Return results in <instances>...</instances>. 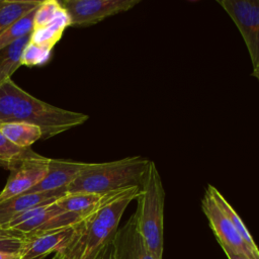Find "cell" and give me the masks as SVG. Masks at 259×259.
<instances>
[{
    "label": "cell",
    "instance_id": "obj_1",
    "mask_svg": "<svg viewBox=\"0 0 259 259\" xmlns=\"http://www.w3.org/2000/svg\"><path fill=\"white\" fill-rule=\"evenodd\" d=\"M139 191L138 186L125 188L86 217L81 222L77 238L61 254L66 259H96L114 239L125 208L137 198Z\"/></svg>",
    "mask_w": 259,
    "mask_h": 259
},
{
    "label": "cell",
    "instance_id": "obj_2",
    "mask_svg": "<svg viewBox=\"0 0 259 259\" xmlns=\"http://www.w3.org/2000/svg\"><path fill=\"white\" fill-rule=\"evenodd\" d=\"M150 161L143 156H130L111 162L87 163L69 185L67 193L105 194L134 186L140 187Z\"/></svg>",
    "mask_w": 259,
    "mask_h": 259
},
{
    "label": "cell",
    "instance_id": "obj_3",
    "mask_svg": "<svg viewBox=\"0 0 259 259\" xmlns=\"http://www.w3.org/2000/svg\"><path fill=\"white\" fill-rule=\"evenodd\" d=\"M165 190L156 164L150 161L137 196L138 229L155 259L163 256Z\"/></svg>",
    "mask_w": 259,
    "mask_h": 259
},
{
    "label": "cell",
    "instance_id": "obj_4",
    "mask_svg": "<svg viewBox=\"0 0 259 259\" xmlns=\"http://www.w3.org/2000/svg\"><path fill=\"white\" fill-rule=\"evenodd\" d=\"M89 116L49 104L23 90L13 112L12 121H23L36 125L47 140L83 124Z\"/></svg>",
    "mask_w": 259,
    "mask_h": 259
},
{
    "label": "cell",
    "instance_id": "obj_5",
    "mask_svg": "<svg viewBox=\"0 0 259 259\" xmlns=\"http://www.w3.org/2000/svg\"><path fill=\"white\" fill-rule=\"evenodd\" d=\"M84 219L79 214L63 209L55 201L19 214L2 228L18 232L25 237L73 226Z\"/></svg>",
    "mask_w": 259,
    "mask_h": 259
},
{
    "label": "cell",
    "instance_id": "obj_6",
    "mask_svg": "<svg viewBox=\"0 0 259 259\" xmlns=\"http://www.w3.org/2000/svg\"><path fill=\"white\" fill-rule=\"evenodd\" d=\"M140 0H63L60 1L70 17V26L86 27L107 17L128 11Z\"/></svg>",
    "mask_w": 259,
    "mask_h": 259
},
{
    "label": "cell",
    "instance_id": "obj_7",
    "mask_svg": "<svg viewBox=\"0 0 259 259\" xmlns=\"http://www.w3.org/2000/svg\"><path fill=\"white\" fill-rule=\"evenodd\" d=\"M239 29L253 65L259 66V0H218Z\"/></svg>",
    "mask_w": 259,
    "mask_h": 259
},
{
    "label": "cell",
    "instance_id": "obj_8",
    "mask_svg": "<svg viewBox=\"0 0 259 259\" xmlns=\"http://www.w3.org/2000/svg\"><path fill=\"white\" fill-rule=\"evenodd\" d=\"M81 222L66 228L25 236L19 252L20 258L45 259L51 253L64 252L77 238Z\"/></svg>",
    "mask_w": 259,
    "mask_h": 259
},
{
    "label": "cell",
    "instance_id": "obj_9",
    "mask_svg": "<svg viewBox=\"0 0 259 259\" xmlns=\"http://www.w3.org/2000/svg\"><path fill=\"white\" fill-rule=\"evenodd\" d=\"M201 209L221 247H228L238 253L246 255L250 259H258L244 242L231 221L221 210L207 192L204 193L201 200Z\"/></svg>",
    "mask_w": 259,
    "mask_h": 259
},
{
    "label": "cell",
    "instance_id": "obj_10",
    "mask_svg": "<svg viewBox=\"0 0 259 259\" xmlns=\"http://www.w3.org/2000/svg\"><path fill=\"white\" fill-rule=\"evenodd\" d=\"M49 160L50 158L44 157L29 161L10 171L7 182L0 191V202L24 194L39 183L48 172Z\"/></svg>",
    "mask_w": 259,
    "mask_h": 259
},
{
    "label": "cell",
    "instance_id": "obj_11",
    "mask_svg": "<svg viewBox=\"0 0 259 259\" xmlns=\"http://www.w3.org/2000/svg\"><path fill=\"white\" fill-rule=\"evenodd\" d=\"M87 163L72 160L51 159L48 163V172L44 179L26 193L47 192L67 189L79 176Z\"/></svg>",
    "mask_w": 259,
    "mask_h": 259
},
{
    "label": "cell",
    "instance_id": "obj_12",
    "mask_svg": "<svg viewBox=\"0 0 259 259\" xmlns=\"http://www.w3.org/2000/svg\"><path fill=\"white\" fill-rule=\"evenodd\" d=\"M112 243L116 259H155L138 229L135 214L117 230Z\"/></svg>",
    "mask_w": 259,
    "mask_h": 259
},
{
    "label": "cell",
    "instance_id": "obj_13",
    "mask_svg": "<svg viewBox=\"0 0 259 259\" xmlns=\"http://www.w3.org/2000/svg\"><path fill=\"white\" fill-rule=\"evenodd\" d=\"M67 194V189L47 192L24 193L0 202V226L34 207L52 203Z\"/></svg>",
    "mask_w": 259,
    "mask_h": 259
},
{
    "label": "cell",
    "instance_id": "obj_14",
    "mask_svg": "<svg viewBox=\"0 0 259 259\" xmlns=\"http://www.w3.org/2000/svg\"><path fill=\"white\" fill-rule=\"evenodd\" d=\"M123 190V189H122ZM119 191H114L105 194L99 193H67L65 196L57 200L59 206L63 209L74 212L76 214L81 215L82 218H86L97 210L100 206H102L106 201L112 198Z\"/></svg>",
    "mask_w": 259,
    "mask_h": 259
},
{
    "label": "cell",
    "instance_id": "obj_15",
    "mask_svg": "<svg viewBox=\"0 0 259 259\" xmlns=\"http://www.w3.org/2000/svg\"><path fill=\"white\" fill-rule=\"evenodd\" d=\"M68 26H70V17L67 11L62 8L57 17L51 23L44 27L32 29L29 42L53 50Z\"/></svg>",
    "mask_w": 259,
    "mask_h": 259
},
{
    "label": "cell",
    "instance_id": "obj_16",
    "mask_svg": "<svg viewBox=\"0 0 259 259\" xmlns=\"http://www.w3.org/2000/svg\"><path fill=\"white\" fill-rule=\"evenodd\" d=\"M42 158L44 156L31 148L25 149L14 145L0 132V167L12 171L26 162Z\"/></svg>",
    "mask_w": 259,
    "mask_h": 259
},
{
    "label": "cell",
    "instance_id": "obj_17",
    "mask_svg": "<svg viewBox=\"0 0 259 259\" xmlns=\"http://www.w3.org/2000/svg\"><path fill=\"white\" fill-rule=\"evenodd\" d=\"M0 132L11 143L25 149L31 148L36 141L42 139L41 132L36 125L23 121L1 123Z\"/></svg>",
    "mask_w": 259,
    "mask_h": 259
},
{
    "label": "cell",
    "instance_id": "obj_18",
    "mask_svg": "<svg viewBox=\"0 0 259 259\" xmlns=\"http://www.w3.org/2000/svg\"><path fill=\"white\" fill-rule=\"evenodd\" d=\"M205 192H207L211 198L214 200L217 205L221 208V210L227 215V218L231 221V223L234 225L244 242L248 245V247L251 249V251L254 253V255L259 259V249L257 245L255 244L252 236L250 235L248 229L244 225L243 221L237 213V211L233 208V206L229 203V201L224 197V195L212 185H207Z\"/></svg>",
    "mask_w": 259,
    "mask_h": 259
},
{
    "label": "cell",
    "instance_id": "obj_19",
    "mask_svg": "<svg viewBox=\"0 0 259 259\" xmlns=\"http://www.w3.org/2000/svg\"><path fill=\"white\" fill-rule=\"evenodd\" d=\"M40 0H0V33L40 5Z\"/></svg>",
    "mask_w": 259,
    "mask_h": 259
},
{
    "label": "cell",
    "instance_id": "obj_20",
    "mask_svg": "<svg viewBox=\"0 0 259 259\" xmlns=\"http://www.w3.org/2000/svg\"><path fill=\"white\" fill-rule=\"evenodd\" d=\"M30 33L0 50V85L11 79L13 73L21 66V55L29 41Z\"/></svg>",
    "mask_w": 259,
    "mask_h": 259
},
{
    "label": "cell",
    "instance_id": "obj_21",
    "mask_svg": "<svg viewBox=\"0 0 259 259\" xmlns=\"http://www.w3.org/2000/svg\"><path fill=\"white\" fill-rule=\"evenodd\" d=\"M23 89L11 79L0 85V124L11 122L14 109Z\"/></svg>",
    "mask_w": 259,
    "mask_h": 259
},
{
    "label": "cell",
    "instance_id": "obj_22",
    "mask_svg": "<svg viewBox=\"0 0 259 259\" xmlns=\"http://www.w3.org/2000/svg\"><path fill=\"white\" fill-rule=\"evenodd\" d=\"M36 9L29 12L27 15L23 16L0 33V50L8 47L9 45L15 42L16 40L29 34L32 31L33 19Z\"/></svg>",
    "mask_w": 259,
    "mask_h": 259
},
{
    "label": "cell",
    "instance_id": "obj_23",
    "mask_svg": "<svg viewBox=\"0 0 259 259\" xmlns=\"http://www.w3.org/2000/svg\"><path fill=\"white\" fill-rule=\"evenodd\" d=\"M52 50L39 47L37 45L31 44L28 41L26 47L24 48L20 63L21 66L26 67H36L46 65L51 58Z\"/></svg>",
    "mask_w": 259,
    "mask_h": 259
},
{
    "label": "cell",
    "instance_id": "obj_24",
    "mask_svg": "<svg viewBox=\"0 0 259 259\" xmlns=\"http://www.w3.org/2000/svg\"><path fill=\"white\" fill-rule=\"evenodd\" d=\"M62 5L60 1L57 0H44L40 5L37 7L34 19H33V28H40L49 23H51L62 10Z\"/></svg>",
    "mask_w": 259,
    "mask_h": 259
},
{
    "label": "cell",
    "instance_id": "obj_25",
    "mask_svg": "<svg viewBox=\"0 0 259 259\" xmlns=\"http://www.w3.org/2000/svg\"><path fill=\"white\" fill-rule=\"evenodd\" d=\"M24 238H0V252L5 253H19Z\"/></svg>",
    "mask_w": 259,
    "mask_h": 259
},
{
    "label": "cell",
    "instance_id": "obj_26",
    "mask_svg": "<svg viewBox=\"0 0 259 259\" xmlns=\"http://www.w3.org/2000/svg\"><path fill=\"white\" fill-rule=\"evenodd\" d=\"M113 241V240H112ZM96 259H116L115 258V249H114V245L111 242L110 244H108L97 256Z\"/></svg>",
    "mask_w": 259,
    "mask_h": 259
},
{
    "label": "cell",
    "instance_id": "obj_27",
    "mask_svg": "<svg viewBox=\"0 0 259 259\" xmlns=\"http://www.w3.org/2000/svg\"><path fill=\"white\" fill-rule=\"evenodd\" d=\"M222 249H223V251L225 252V254L227 255L228 259H250V258L247 257L246 255L241 254V253H238V252H236V251H234V250H232V249H230V248H228V247L222 246Z\"/></svg>",
    "mask_w": 259,
    "mask_h": 259
},
{
    "label": "cell",
    "instance_id": "obj_28",
    "mask_svg": "<svg viewBox=\"0 0 259 259\" xmlns=\"http://www.w3.org/2000/svg\"><path fill=\"white\" fill-rule=\"evenodd\" d=\"M12 237L24 238L22 234L15 231H11V230H6L0 226V238H12Z\"/></svg>",
    "mask_w": 259,
    "mask_h": 259
},
{
    "label": "cell",
    "instance_id": "obj_29",
    "mask_svg": "<svg viewBox=\"0 0 259 259\" xmlns=\"http://www.w3.org/2000/svg\"><path fill=\"white\" fill-rule=\"evenodd\" d=\"M0 259H21L19 253L0 252Z\"/></svg>",
    "mask_w": 259,
    "mask_h": 259
},
{
    "label": "cell",
    "instance_id": "obj_30",
    "mask_svg": "<svg viewBox=\"0 0 259 259\" xmlns=\"http://www.w3.org/2000/svg\"><path fill=\"white\" fill-rule=\"evenodd\" d=\"M252 75L259 80V66L256 69H253V74Z\"/></svg>",
    "mask_w": 259,
    "mask_h": 259
},
{
    "label": "cell",
    "instance_id": "obj_31",
    "mask_svg": "<svg viewBox=\"0 0 259 259\" xmlns=\"http://www.w3.org/2000/svg\"><path fill=\"white\" fill-rule=\"evenodd\" d=\"M52 259H66V258L61 253H56Z\"/></svg>",
    "mask_w": 259,
    "mask_h": 259
}]
</instances>
